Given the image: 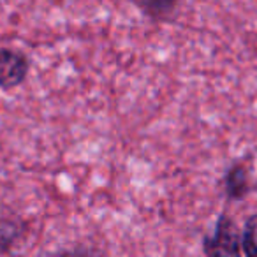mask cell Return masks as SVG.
I'll use <instances>...</instances> for the list:
<instances>
[{"label":"cell","mask_w":257,"mask_h":257,"mask_svg":"<svg viewBox=\"0 0 257 257\" xmlns=\"http://www.w3.org/2000/svg\"><path fill=\"white\" fill-rule=\"evenodd\" d=\"M241 252V234L234 222L222 215L215 225L213 232L204 239L206 255H238Z\"/></svg>","instance_id":"1"},{"label":"cell","mask_w":257,"mask_h":257,"mask_svg":"<svg viewBox=\"0 0 257 257\" xmlns=\"http://www.w3.org/2000/svg\"><path fill=\"white\" fill-rule=\"evenodd\" d=\"M29 58L18 50L0 48V88L11 90L20 86L29 74Z\"/></svg>","instance_id":"2"},{"label":"cell","mask_w":257,"mask_h":257,"mask_svg":"<svg viewBox=\"0 0 257 257\" xmlns=\"http://www.w3.org/2000/svg\"><path fill=\"white\" fill-rule=\"evenodd\" d=\"M248 190V175L241 164L232 166L225 175V194L231 199H239Z\"/></svg>","instance_id":"3"},{"label":"cell","mask_w":257,"mask_h":257,"mask_svg":"<svg viewBox=\"0 0 257 257\" xmlns=\"http://www.w3.org/2000/svg\"><path fill=\"white\" fill-rule=\"evenodd\" d=\"M241 250L246 255H257V213L245 222L241 232Z\"/></svg>","instance_id":"4"},{"label":"cell","mask_w":257,"mask_h":257,"mask_svg":"<svg viewBox=\"0 0 257 257\" xmlns=\"http://www.w3.org/2000/svg\"><path fill=\"white\" fill-rule=\"evenodd\" d=\"M138 4L147 15L154 16V18H161V16H168L175 9L178 0H138Z\"/></svg>","instance_id":"5"}]
</instances>
